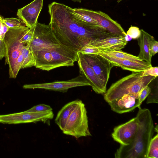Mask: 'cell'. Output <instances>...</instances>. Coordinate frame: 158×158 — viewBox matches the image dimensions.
<instances>
[{
	"label": "cell",
	"mask_w": 158,
	"mask_h": 158,
	"mask_svg": "<svg viewBox=\"0 0 158 158\" xmlns=\"http://www.w3.org/2000/svg\"><path fill=\"white\" fill-rule=\"evenodd\" d=\"M85 86H91V84L84 75L80 73L76 77L68 80L26 84L23 85V88L24 89H43L64 93L70 88Z\"/></svg>",
	"instance_id": "ba28073f"
},
{
	"label": "cell",
	"mask_w": 158,
	"mask_h": 158,
	"mask_svg": "<svg viewBox=\"0 0 158 158\" xmlns=\"http://www.w3.org/2000/svg\"><path fill=\"white\" fill-rule=\"evenodd\" d=\"M23 58L21 53L18 57L15 62L13 76V78H15L20 69L23 62Z\"/></svg>",
	"instance_id": "f546056e"
},
{
	"label": "cell",
	"mask_w": 158,
	"mask_h": 158,
	"mask_svg": "<svg viewBox=\"0 0 158 158\" xmlns=\"http://www.w3.org/2000/svg\"><path fill=\"white\" fill-rule=\"evenodd\" d=\"M2 21L9 28L16 27L22 25H25L20 19L17 18L3 19Z\"/></svg>",
	"instance_id": "603a6c76"
},
{
	"label": "cell",
	"mask_w": 158,
	"mask_h": 158,
	"mask_svg": "<svg viewBox=\"0 0 158 158\" xmlns=\"http://www.w3.org/2000/svg\"><path fill=\"white\" fill-rule=\"evenodd\" d=\"M35 26L29 28L24 34L21 39V42L27 44L33 39Z\"/></svg>",
	"instance_id": "484cf974"
},
{
	"label": "cell",
	"mask_w": 158,
	"mask_h": 158,
	"mask_svg": "<svg viewBox=\"0 0 158 158\" xmlns=\"http://www.w3.org/2000/svg\"><path fill=\"white\" fill-rule=\"evenodd\" d=\"M150 51L152 56H154L158 52V42L155 39L151 43Z\"/></svg>",
	"instance_id": "4dcf8cb0"
},
{
	"label": "cell",
	"mask_w": 158,
	"mask_h": 158,
	"mask_svg": "<svg viewBox=\"0 0 158 158\" xmlns=\"http://www.w3.org/2000/svg\"><path fill=\"white\" fill-rule=\"evenodd\" d=\"M158 158V134L151 139L148 147L146 158Z\"/></svg>",
	"instance_id": "7402d4cb"
},
{
	"label": "cell",
	"mask_w": 158,
	"mask_h": 158,
	"mask_svg": "<svg viewBox=\"0 0 158 158\" xmlns=\"http://www.w3.org/2000/svg\"><path fill=\"white\" fill-rule=\"evenodd\" d=\"M138 108L136 133L130 144L120 145L114 154L116 158H146L148 145L155 131L154 123L148 109L142 108L141 106Z\"/></svg>",
	"instance_id": "7a4b0ae2"
},
{
	"label": "cell",
	"mask_w": 158,
	"mask_h": 158,
	"mask_svg": "<svg viewBox=\"0 0 158 158\" xmlns=\"http://www.w3.org/2000/svg\"><path fill=\"white\" fill-rule=\"evenodd\" d=\"M139 94H125L108 103L111 110L116 113L122 114L130 112L141 106Z\"/></svg>",
	"instance_id": "5bb4252c"
},
{
	"label": "cell",
	"mask_w": 158,
	"mask_h": 158,
	"mask_svg": "<svg viewBox=\"0 0 158 158\" xmlns=\"http://www.w3.org/2000/svg\"><path fill=\"white\" fill-rule=\"evenodd\" d=\"M85 10L101 27L110 33L117 36L125 37L126 35L121 25L105 13L101 11H94L86 9Z\"/></svg>",
	"instance_id": "4fadbf2b"
},
{
	"label": "cell",
	"mask_w": 158,
	"mask_h": 158,
	"mask_svg": "<svg viewBox=\"0 0 158 158\" xmlns=\"http://www.w3.org/2000/svg\"><path fill=\"white\" fill-rule=\"evenodd\" d=\"M138 127V121L135 117L115 127L111 134L112 137L115 141L120 145H128L134 139Z\"/></svg>",
	"instance_id": "8fae6325"
},
{
	"label": "cell",
	"mask_w": 158,
	"mask_h": 158,
	"mask_svg": "<svg viewBox=\"0 0 158 158\" xmlns=\"http://www.w3.org/2000/svg\"><path fill=\"white\" fill-rule=\"evenodd\" d=\"M82 54L85 61L93 69L103 88L106 90L110 72L114 65L99 55Z\"/></svg>",
	"instance_id": "30bf717a"
},
{
	"label": "cell",
	"mask_w": 158,
	"mask_h": 158,
	"mask_svg": "<svg viewBox=\"0 0 158 158\" xmlns=\"http://www.w3.org/2000/svg\"><path fill=\"white\" fill-rule=\"evenodd\" d=\"M151 91V88L148 85L143 88L140 92L138 96L139 103L141 104L145 99Z\"/></svg>",
	"instance_id": "f1b7e54d"
},
{
	"label": "cell",
	"mask_w": 158,
	"mask_h": 158,
	"mask_svg": "<svg viewBox=\"0 0 158 158\" xmlns=\"http://www.w3.org/2000/svg\"><path fill=\"white\" fill-rule=\"evenodd\" d=\"M79 101L77 100L69 102L63 107L57 113L55 122L61 131L64 129L70 115Z\"/></svg>",
	"instance_id": "d6986e66"
},
{
	"label": "cell",
	"mask_w": 158,
	"mask_h": 158,
	"mask_svg": "<svg viewBox=\"0 0 158 158\" xmlns=\"http://www.w3.org/2000/svg\"><path fill=\"white\" fill-rule=\"evenodd\" d=\"M62 131L64 134L77 139L91 136L89 127L87 111L85 105L81 100H79L71 113Z\"/></svg>",
	"instance_id": "8992f818"
},
{
	"label": "cell",
	"mask_w": 158,
	"mask_h": 158,
	"mask_svg": "<svg viewBox=\"0 0 158 158\" xmlns=\"http://www.w3.org/2000/svg\"><path fill=\"white\" fill-rule=\"evenodd\" d=\"M32 52L35 60V66L47 71L73 66L77 60V52L62 45Z\"/></svg>",
	"instance_id": "3957f363"
},
{
	"label": "cell",
	"mask_w": 158,
	"mask_h": 158,
	"mask_svg": "<svg viewBox=\"0 0 158 158\" xmlns=\"http://www.w3.org/2000/svg\"><path fill=\"white\" fill-rule=\"evenodd\" d=\"M125 40L127 42L130 41L132 39L131 37L129 35L127 34L125 36Z\"/></svg>",
	"instance_id": "836d02e7"
},
{
	"label": "cell",
	"mask_w": 158,
	"mask_h": 158,
	"mask_svg": "<svg viewBox=\"0 0 158 158\" xmlns=\"http://www.w3.org/2000/svg\"><path fill=\"white\" fill-rule=\"evenodd\" d=\"M98 54L107 55L115 58L130 60L134 61L142 60L137 56L119 50H100Z\"/></svg>",
	"instance_id": "ffe728a7"
},
{
	"label": "cell",
	"mask_w": 158,
	"mask_h": 158,
	"mask_svg": "<svg viewBox=\"0 0 158 158\" xmlns=\"http://www.w3.org/2000/svg\"><path fill=\"white\" fill-rule=\"evenodd\" d=\"M158 75V67H151L141 72L140 76H153L157 77Z\"/></svg>",
	"instance_id": "83f0119b"
},
{
	"label": "cell",
	"mask_w": 158,
	"mask_h": 158,
	"mask_svg": "<svg viewBox=\"0 0 158 158\" xmlns=\"http://www.w3.org/2000/svg\"><path fill=\"white\" fill-rule=\"evenodd\" d=\"M29 28L25 25L9 28L5 35L4 40L6 48L5 63L9 65L10 78H13L15 62L23 47L27 44L21 42V38Z\"/></svg>",
	"instance_id": "5b68a950"
},
{
	"label": "cell",
	"mask_w": 158,
	"mask_h": 158,
	"mask_svg": "<svg viewBox=\"0 0 158 158\" xmlns=\"http://www.w3.org/2000/svg\"><path fill=\"white\" fill-rule=\"evenodd\" d=\"M6 54V48L3 40L0 39V60L5 57Z\"/></svg>",
	"instance_id": "1f68e13d"
},
{
	"label": "cell",
	"mask_w": 158,
	"mask_h": 158,
	"mask_svg": "<svg viewBox=\"0 0 158 158\" xmlns=\"http://www.w3.org/2000/svg\"><path fill=\"white\" fill-rule=\"evenodd\" d=\"M100 50L97 48L90 45H87L83 47L79 51L82 54L98 55Z\"/></svg>",
	"instance_id": "d4e9b609"
},
{
	"label": "cell",
	"mask_w": 158,
	"mask_h": 158,
	"mask_svg": "<svg viewBox=\"0 0 158 158\" xmlns=\"http://www.w3.org/2000/svg\"><path fill=\"white\" fill-rule=\"evenodd\" d=\"M49 25L60 44L76 51L93 41L116 35L101 26L93 25L77 18L72 8L53 2L49 4Z\"/></svg>",
	"instance_id": "6da1fadb"
},
{
	"label": "cell",
	"mask_w": 158,
	"mask_h": 158,
	"mask_svg": "<svg viewBox=\"0 0 158 158\" xmlns=\"http://www.w3.org/2000/svg\"><path fill=\"white\" fill-rule=\"evenodd\" d=\"M52 110V108L50 106L44 104H40L34 106L31 108L24 111L26 112L37 113Z\"/></svg>",
	"instance_id": "cb8c5ba5"
},
{
	"label": "cell",
	"mask_w": 158,
	"mask_h": 158,
	"mask_svg": "<svg viewBox=\"0 0 158 158\" xmlns=\"http://www.w3.org/2000/svg\"><path fill=\"white\" fill-rule=\"evenodd\" d=\"M114 66L120 67L123 69L132 72H140L151 67V64L143 60L134 61L115 58L107 55L98 54Z\"/></svg>",
	"instance_id": "2e32d148"
},
{
	"label": "cell",
	"mask_w": 158,
	"mask_h": 158,
	"mask_svg": "<svg viewBox=\"0 0 158 158\" xmlns=\"http://www.w3.org/2000/svg\"><path fill=\"white\" fill-rule=\"evenodd\" d=\"M3 18L0 14V39L2 40L3 28L4 23L3 22Z\"/></svg>",
	"instance_id": "d6a6232c"
},
{
	"label": "cell",
	"mask_w": 158,
	"mask_h": 158,
	"mask_svg": "<svg viewBox=\"0 0 158 158\" xmlns=\"http://www.w3.org/2000/svg\"><path fill=\"white\" fill-rule=\"evenodd\" d=\"M125 37L113 36L94 40L87 45L97 48L100 50H119L124 48L127 43Z\"/></svg>",
	"instance_id": "e0dca14e"
},
{
	"label": "cell",
	"mask_w": 158,
	"mask_h": 158,
	"mask_svg": "<svg viewBox=\"0 0 158 158\" xmlns=\"http://www.w3.org/2000/svg\"><path fill=\"white\" fill-rule=\"evenodd\" d=\"M73 2H78L81 3V0H71Z\"/></svg>",
	"instance_id": "e575fe53"
},
{
	"label": "cell",
	"mask_w": 158,
	"mask_h": 158,
	"mask_svg": "<svg viewBox=\"0 0 158 158\" xmlns=\"http://www.w3.org/2000/svg\"><path fill=\"white\" fill-rule=\"evenodd\" d=\"M140 72H132L113 83L104 94L107 102L118 98L124 95L139 94L144 87L156 77L151 76H140Z\"/></svg>",
	"instance_id": "277c9868"
},
{
	"label": "cell",
	"mask_w": 158,
	"mask_h": 158,
	"mask_svg": "<svg viewBox=\"0 0 158 158\" xmlns=\"http://www.w3.org/2000/svg\"><path fill=\"white\" fill-rule=\"evenodd\" d=\"M141 33L140 30L138 27L131 26L126 34L129 35L132 39L137 40L140 37Z\"/></svg>",
	"instance_id": "4316f807"
},
{
	"label": "cell",
	"mask_w": 158,
	"mask_h": 158,
	"mask_svg": "<svg viewBox=\"0 0 158 158\" xmlns=\"http://www.w3.org/2000/svg\"><path fill=\"white\" fill-rule=\"evenodd\" d=\"M23 60L21 69L35 66V60L27 44L25 45L21 51Z\"/></svg>",
	"instance_id": "44dd1931"
},
{
	"label": "cell",
	"mask_w": 158,
	"mask_h": 158,
	"mask_svg": "<svg viewBox=\"0 0 158 158\" xmlns=\"http://www.w3.org/2000/svg\"><path fill=\"white\" fill-rule=\"evenodd\" d=\"M43 0H34L18 10L17 15L26 26L31 28L35 26L43 6Z\"/></svg>",
	"instance_id": "7c38bea8"
},
{
	"label": "cell",
	"mask_w": 158,
	"mask_h": 158,
	"mask_svg": "<svg viewBox=\"0 0 158 158\" xmlns=\"http://www.w3.org/2000/svg\"><path fill=\"white\" fill-rule=\"evenodd\" d=\"M141 35L137 39L140 51L137 56L141 60L151 64L152 56L150 51L151 43L154 37L143 29L140 30Z\"/></svg>",
	"instance_id": "ac0fdd59"
},
{
	"label": "cell",
	"mask_w": 158,
	"mask_h": 158,
	"mask_svg": "<svg viewBox=\"0 0 158 158\" xmlns=\"http://www.w3.org/2000/svg\"><path fill=\"white\" fill-rule=\"evenodd\" d=\"M52 110L41 112H26L24 111L5 115H0V123L6 124H18L42 122L52 119Z\"/></svg>",
	"instance_id": "9c48e42d"
},
{
	"label": "cell",
	"mask_w": 158,
	"mask_h": 158,
	"mask_svg": "<svg viewBox=\"0 0 158 158\" xmlns=\"http://www.w3.org/2000/svg\"><path fill=\"white\" fill-rule=\"evenodd\" d=\"M27 44L31 52L61 45L52 32L49 24L38 22L35 26L33 39Z\"/></svg>",
	"instance_id": "52a82bcc"
},
{
	"label": "cell",
	"mask_w": 158,
	"mask_h": 158,
	"mask_svg": "<svg viewBox=\"0 0 158 158\" xmlns=\"http://www.w3.org/2000/svg\"><path fill=\"white\" fill-rule=\"evenodd\" d=\"M77 63L80 73L84 75L89 81L93 90L98 94H104L106 90L102 87L92 68L86 62L82 54L77 52Z\"/></svg>",
	"instance_id": "9a60e30c"
}]
</instances>
